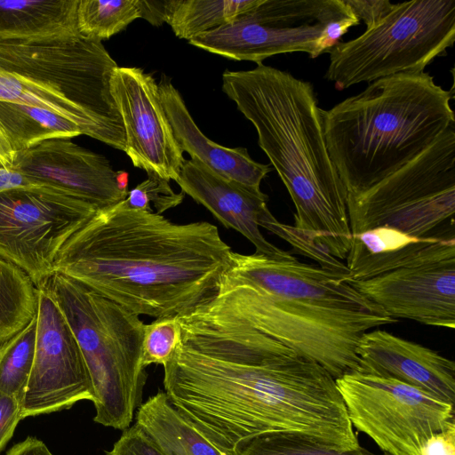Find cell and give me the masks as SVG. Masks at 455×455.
Segmentation results:
<instances>
[{"label":"cell","mask_w":455,"mask_h":455,"mask_svg":"<svg viewBox=\"0 0 455 455\" xmlns=\"http://www.w3.org/2000/svg\"><path fill=\"white\" fill-rule=\"evenodd\" d=\"M170 181L156 174H148V179L128 191L122 203L128 208L153 212L151 204L158 214L180 204L184 193H175Z\"/></svg>","instance_id":"cell-29"},{"label":"cell","mask_w":455,"mask_h":455,"mask_svg":"<svg viewBox=\"0 0 455 455\" xmlns=\"http://www.w3.org/2000/svg\"><path fill=\"white\" fill-rule=\"evenodd\" d=\"M0 127L16 153L49 139L83 134L75 123L52 111L4 101H0Z\"/></svg>","instance_id":"cell-22"},{"label":"cell","mask_w":455,"mask_h":455,"mask_svg":"<svg viewBox=\"0 0 455 455\" xmlns=\"http://www.w3.org/2000/svg\"><path fill=\"white\" fill-rule=\"evenodd\" d=\"M160 100L182 152L220 174L254 189H260L262 180L271 171L268 164L255 162L244 148H226L209 140L197 127L185 102L163 76L158 84Z\"/></svg>","instance_id":"cell-19"},{"label":"cell","mask_w":455,"mask_h":455,"mask_svg":"<svg viewBox=\"0 0 455 455\" xmlns=\"http://www.w3.org/2000/svg\"><path fill=\"white\" fill-rule=\"evenodd\" d=\"M79 0H0V39L31 43L68 42L81 37Z\"/></svg>","instance_id":"cell-20"},{"label":"cell","mask_w":455,"mask_h":455,"mask_svg":"<svg viewBox=\"0 0 455 455\" xmlns=\"http://www.w3.org/2000/svg\"><path fill=\"white\" fill-rule=\"evenodd\" d=\"M184 194L204 205L225 227L241 233L260 253L274 259L292 256L268 242L260 231L271 212L267 196L214 172L196 159L185 160L176 181Z\"/></svg>","instance_id":"cell-17"},{"label":"cell","mask_w":455,"mask_h":455,"mask_svg":"<svg viewBox=\"0 0 455 455\" xmlns=\"http://www.w3.org/2000/svg\"><path fill=\"white\" fill-rule=\"evenodd\" d=\"M229 274L253 323L335 379L357 370L364 332L397 322L344 275L293 255L233 251Z\"/></svg>","instance_id":"cell-3"},{"label":"cell","mask_w":455,"mask_h":455,"mask_svg":"<svg viewBox=\"0 0 455 455\" xmlns=\"http://www.w3.org/2000/svg\"><path fill=\"white\" fill-rule=\"evenodd\" d=\"M419 455H455V423L450 420L444 428L428 438Z\"/></svg>","instance_id":"cell-33"},{"label":"cell","mask_w":455,"mask_h":455,"mask_svg":"<svg viewBox=\"0 0 455 455\" xmlns=\"http://www.w3.org/2000/svg\"><path fill=\"white\" fill-rule=\"evenodd\" d=\"M237 455H388L375 453L360 446L338 451L299 433L279 432L263 435L245 443Z\"/></svg>","instance_id":"cell-27"},{"label":"cell","mask_w":455,"mask_h":455,"mask_svg":"<svg viewBox=\"0 0 455 455\" xmlns=\"http://www.w3.org/2000/svg\"><path fill=\"white\" fill-rule=\"evenodd\" d=\"M16 152L12 148L7 137L0 127V166L12 167L16 157Z\"/></svg>","instance_id":"cell-38"},{"label":"cell","mask_w":455,"mask_h":455,"mask_svg":"<svg viewBox=\"0 0 455 455\" xmlns=\"http://www.w3.org/2000/svg\"><path fill=\"white\" fill-rule=\"evenodd\" d=\"M357 371L391 378L454 406L455 363L438 352L379 329L361 337Z\"/></svg>","instance_id":"cell-16"},{"label":"cell","mask_w":455,"mask_h":455,"mask_svg":"<svg viewBox=\"0 0 455 455\" xmlns=\"http://www.w3.org/2000/svg\"><path fill=\"white\" fill-rule=\"evenodd\" d=\"M232 252L208 221L174 223L121 201L97 211L69 237L54 272L156 319L215 296L231 269Z\"/></svg>","instance_id":"cell-1"},{"label":"cell","mask_w":455,"mask_h":455,"mask_svg":"<svg viewBox=\"0 0 455 455\" xmlns=\"http://www.w3.org/2000/svg\"><path fill=\"white\" fill-rule=\"evenodd\" d=\"M110 85L124 125V152L132 164L147 174L177 181L185 159L155 78L140 68L117 67Z\"/></svg>","instance_id":"cell-13"},{"label":"cell","mask_w":455,"mask_h":455,"mask_svg":"<svg viewBox=\"0 0 455 455\" xmlns=\"http://www.w3.org/2000/svg\"><path fill=\"white\" fill-rule=\"evenodd\" d=\"M355 16L342 0H260L230 23L188 43L235 60L261 64L276 54L319 56L317 42L331 22Z\"/></svg>","instance_id":"cell-10"},{"label":"cell","mask_w":455,"mask_h":455,"mask_svg":"<svg viewBox=\"0 0 455 455\" xmlns=\"http://www.w3.org/2000/svg\"><path fill=\"white\" fill-rule=\"evenodd\" d=\"M455 257L454 234L409 235L388 227H379L352 235L347 257L348 280L377 276L421 262Z\"/></svg>","instance_id":"cell-18"},{"label":"cell","mask_w":455,"mask_h":455,"mask_svg":"<svg viewBox=\"0 0 455 455\" xmlns=\"http://www.w3.org/2000/svg\"><path fill=\"white\" fill-rule=\"evenodd\" d=\"M20 419L21 403L0 391V451L12 437Z\"/></svg>","instance_id":"cell-32"},{"label":"cell","mask_w":455,"mask_h":455,"mask_svg":"<svg viewBox=\"0 0 455 455\" xmlns=\"http://www.w3.org/2000/svg\"><path fill=\"white\" fill-rule=\"evenodd\" d=\"M455 41V0H412L376 27L330 51L325 78L338 90L401 73H421Z\"/></svg>","instance_id":"cell-7"},{"label":"cell","mask_w":455,"mask_h":455,"mask_svg":"<svg viewBox=\"0 0 455 455\" xmlns=\"http://www.w3.org/2000/svg\"><path fill=\"white\" fill-rule=\"evenodd\" d=\"M12 168L35 185L64 191L98 211L116 205L128 194L118 189L116 172L104 156L70 139H49L17 152Z\"/></svg>","instance_id":"cell-15"},{"label":"cell","mask_w":455,"mask_h":455,"mask_svg":"<svg viewBox=\"0 0 455 455\" xmlns=\"http://www.w3.org/2000/svg\"><path fill=\"white\" fill-rule=\"evenodd\" d=\"M116 182L119 190L128 193L129 174L125 171H118L116 174Z\"/></svg>","instance_id":"cell-39"},{"label":"cell","mask_w":455,"mask_h":455,"mask_svg":"<svg viewBox=\"0 0 455 455\" xmlns=\"http://www.w3.org/2000/svg\"><path fill=\"white\" fill-rule=\"evenodd\" d=\"M117 67L100 41L84 36L52 43L0 39V101L52 111L84 135L124 151L110 85Z\"/></svg>","instance_id":"cell-5"},{"label":"cell","mask_w":455,"mask_h":455,"mask_svg":"<svg viewBox=\"0 0 455 455\" xmlns=\"http://www.w3.org/2000/svg\"><path fill=\"white\" fill-rule=\"evenodd\" d=\"M352 235L388 227L422 237L455 213V125L408 164L347 200Z\"/></svg>","instance_id":"cell-8"},{"label":"cell","mask_w":455,"mask_h":455,"mask_svg":"<svg viewBox=\"0 0 455 455\" xmlns=\"http://www.w3.org/2000/svg\"><path fill=\"white\" fill-rule=\"evenodd\" d=\"M31 185L35 184L13 168L0 166V190Z\"/></svg>","instance_id":"cell-36"},{"label":"cell","mask_w":455,"mask_h":455,"mask_svg":"<svg viewBox=\"0 0 455 455\" xmlns=\"http://www.w3.org/2000/svg\"><path fill=\"white\" fill-rule=\"evenodd\" d=\"M38 288L14 264L0 258V348L36 317Z\"/></svg>","instance_id":"cell-24"},{"label":"cell","mask_w":455,"mask_h":455,"mask_svg":"<svg viewBox=\"0 0 455 455\" xmlns=\"http://www.w3.org/2000/svg\"><path fill=\"white\" fill-rule=\"evenodd\" d=\"M352 13L371 29L380 23L395 7L388 0H342Z\"/></svg>","instance_id":"cell-31"},{"label":"cell","mask_w":455,"mask_h":455,"mask_svg":"<svg viewBox=\"0 0 455 455\" xmlns=\"http://www.w3.org/2000/svg\"><path fill=\"white\" fill-rule=\"evenodd\" d=\"M181 340V328L176 316L156 318L145 324L142 341L141 366H164Z\"/></svg>","instance_id":"cell-28"},{"label":"cell","mask_w":455,"mask_h":455,"mask_svg":"<svg viewBox=\"0 0 455 455\" xmlns=\"http://www.w3.org/2000/svg\"><path fill=\"white\" fill-rule=\"evenodd\" d=\"M349 420L388 455H419L454 406L399 380L354 371L335 379Z\"/></svg>","instance_id":"cell-9"},{"label":"cell","mask_w":455,"mask_h":455,"mask_svg":"<svg viewBox=\"0 0 455 455\" xmlns=\"http://www.w3.org/2000/svg\"><path fill=\"white\" fill-rule=\"evenodd\" d=\"M142 17L152 25L164 23V0H141Z\"/></svg>","instance_id":"cell-37"},{"label":"cell","mask_w":455,"mask_h":455,"mask_svg":"<svg viewBox=\"0 0 455 455\" xmlns=\"http://www.w3.org/2000/svg\"><path fill=\"white\" fill-rule=\"evenodd\" d=\"M90 377L75 335L44 286L38 288L32 371L21 403L22 419L93 402Z\"/></svg>","instance_id":"cell-12"},{"label":"cell","mask_w":455,"mask_h":455,"mask_svg":"<svg viewBox=\"0 0 455 455\" xmlns=\"http://www.w3.org/2000/svg\"><path fill=\"white\" fill-rule=\"evenodd\" d=\"M36 338V317L0 348V391L22 403L32 371Z\"/></svg>","instance_id":"cell-26"},{"label":"cell","mask_w":455,"mask_h":455,"mask_svg":"<svg viewBox=\"0 0 455 455\" xmlns=\"http://www.w3.org/2000/svg\"><path fill=\"white\" fill-rule=\"evenodd\" d=\"M140 426L166 455H223L158 391L136 411Z\"/></svg>","instance_id":"cell-21"},{"label":"cell","mask_w":455,"mask_h":455,"mask_svg":"<svg viewBox=\"0 0 455 455\" xmlns=\"http://www.w3.org/2000/svg\"><path fill=\"white\" fill-rule=\"evenodd\" d=\"M348 283L393 318L455 327V257Z\"/></svg>","instance_id":"cell-14"},{"label":"cell","mask_w":455,"mask_h":455,"mask_svg":"<svg viewBox=\"0 0 455 455\" xmlns=\"http://www.w3.org/2000/svg\"><path fill=\"white\" fill-rule=\"evenodd\" d=\"M358 24L359 20L355 16L347 17L330 23L324 28L317 42L319 55L330 52V51L339 43V38L346 34L351 27Z\"/></svg>","instance_id":"cell-34"},{"label":"cell","mask_w":455,"mask_h":455,"mask_svg":"<svg viewBox=\"0 0 455 455\" xmlns=\"http://www.w3.org/2000/svg\"><path fill=\"white\" fill-rule=\"evenodd\" d=\"M451 99L428 73H401L322 109L327 150L347 196L408 164L455 125Z\"/></svg>","instance_id":"cell-4"},{"label":"cell","mask_w":455,"mask_h":455,"mask_svg":"<svg viewBox=\"0 0 455 455\" xmlns=\"http://www.w3.org/2000/svg\"><path fill=\"white\" fill-rule=\"evenodd\" d=\"M106 455H166L151 436L134 423L123 433Z\"/></svg>","instance_id":"cell-30"},{"label":"cell","mask_w":455,"mask_h":455,"mask_svg":"<svg viewBox=\"0 0 455 455\" xmlns=\"http://www.w3.org/2000/svg\"><path fill=\"white\" fill-rule=\"evenodd\" d=\"M6 455H53L41 440L28 436L13 445Z\"/></svg>","instance_id":"cell-35"},{"label":"cell","mask_w":455,"mask_h":455,"mask_svg":"<svg viewBox=\"0 0 455 455\" xmlns=\"http://www.w3.org/2000/svg\"><path fill=\"white\" fill-rule=\"evenodd\" d=\"M222 90L253 124L294 204V229L342 261L352 243L347 192L327 150L313 85L258 64L226 70Z\"/></svg>","instance_id":"cell-2"},{"label":"cell","mask_w":455,"mask_h":455,"mask_svg":"<svg viewBox=\"0 0 455 455\" xmlns=\"http://www.w3.org/2000/svg\"><path fill=\"white\" fill-rule=\"evenodd\" d=\"M67 319L93 391L94 422L124 430L142 403L145 323L140 315L54 272L43 285Z\"/></svg>","instance_id":"cell-6"},{"label":"cell","mask_w":455,"mask_h":455,"mask_svg":"<svg viewBox=\"0 0 455 455\" xmlns=\"http://www.w3.org/2000/svg\"><path fill=\"white\" fill-rule=\"evenodd\" d=\"M141 17V0L78 1L77 28L85 38L102 42Z\"/></svg>","instance_id":"cell-25"},{"label":"cell","mask_w":455,"mask_h":455,"mask_svg":"<svg viewBox=\"0 0 455 455\" xmlns=\"http://www.w3.org/2000/svg\"><path fill=\"white\" fill-rule=\"evenodd\" d=\"M97 211L52 187L0 190V258L20 267L40 288L53 275L62 246Z\"/></svg>","instance_id":"cell-11"},{"label":"cell","mask_w":455,"mask_h":455,"mask_svg":"<svg viewBox=\"0 0 455 455\" xmlns=\"http://www.w3.org/2000/svg\"><path fill=\"white\" fill-rule=\"evenodd\" d=\"M260 0H164V22L176 36L191 40L233 21Z\"/></svg>","instance_id":"cell-23"}]
</instances>
